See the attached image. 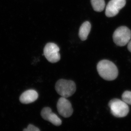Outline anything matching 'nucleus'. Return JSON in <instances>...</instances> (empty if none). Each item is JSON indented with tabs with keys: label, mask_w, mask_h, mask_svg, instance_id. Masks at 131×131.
Instances as JSON below:
<instances>
[{
	"label": "nucleus",
	"mask_w": 131,
	"mask_h": 131,
	"mask_svg": "<svg viewBox=\"0 0 131 131\" xmlns=\"http://www.w3.org/2000/svg\"><path fill=\"white\" fill-rule=\"evenodd\" d=\"M97 69L100 76L106 81L114 80L118 75V70L116 65L107 60L100 61L97 64Z\"/></svg>",
	"instance_id": "nucleus-1"
},
{
	"label": "nucleus",
	"mask_w": 131,
	"mask_h": 131,
	"mask_svg": "<svg viewBox=\"0 0 131 131\" xmlns=\"http://www.w3.org/2000/svg\"><path fill=\"white\" fill-rule=\"evenodd\" d=\"M55 88L57 93L65 98L72 95L76 90V85L74 81L64 79L58 80L56 83Z\"/></svg>",
	"instance_id": "nucleus-2"
},
{
	"label": "nucleus",
	"mask_w": 131,
	"mask_h": 131,
	"mask_svg": "<svg viewBox=\"0 0 131 131\" xmlns=\"http://www.w3.org/2000/svg\"><path fill=\"white\" fill-rule=\"evenodd\" d=\"M108 106L111 113L115 117H125L129 111L128 105L123 100L119 99L111 100L108 103Z\"/></svg>",
	"instance_id": "nucleus-3"
},
{
	"label": "nucleus",
	"mask_w": 131,
	"mask_h": 131,
	"mask_svg": "<svg viewBox=\"0 0 131 131\" xmlns=\"http://www.w3.org/2000/svg\"><path fill=\"white\" fill-rule=\"evenodd\" d=\"M131 31L127 27L121 26L115 30L113 40L117 46L123 47L129 43L131 40Z\"/></svg>",
	"instance_id": "nucleus-4"
},
{
	"label": "nucleus",
	"mask_w": 131,
	"mask_h": 131,
	"mask_svg": "<svg viewBox=\"0 0 131 131\" xmlns=\"http://www.w3.org/2000/svg\"><path fill=\"white\" fill-rule=\"evenodd\" d=\"M59 47L53 43H47L44 47L43 55L49 62L55 63L61 59Z\"/></svg>",
	"instance_id": "nucleus-5"
},
{
	"label": "nucleus",
	"mask_w": 131,
	"mask_h": 131,
	"mask_svg": "<svg viewBox=\"0 0 131 131\" xmlns=\"http://www.w3.org/2000/svg\"><path fill=\"white\" fill-rule=\"evenodd\" d=\"M126 0H111L106 7L105 14L107 17H113L118 13L120 10L125 6Z\"/></svg>",
	"instance_id": "nucleus-6"
},
{
	"label": "nucleus",
	"mask_w": 131,
	"mask_h": 131,
	"mask_svg": "<svg viewBox=\"0 0 131 131\" xmlns=\"http://www.w3.org/2000/svg\"><path fill=\"white\" fill-rule=\"evenodd\" d=\"M57 107L60 115L63 117H69L73 113V110L72 104L65 97H62L59 98L57 103Z\"/></svg>",
	"instance_id": "nucleus-7"
},
{
	"label": "nucleus",
	"mask_w": 131,
	"mask_h": 131,
	"mask_svg": "<svg viewBox=\"0 0 131 131\" xmlns=\"http://www.w3.org/2000/svg\"><path fill=\"white\" fill-rule=\"evenodd\" d=\"M41 115L43 119L49 121L56 126H59L62 124L61 119L56 114L53 113L49 107L43 108L41 112Z\"/></svg>",
	"instance_id": "nucleus-8"
},
{
	"label": "nucleus",
	"mask_w": 131,
	"mask_h": 131,
	"mask_svg": "<svg viewBox=\"0 0 131 131\" xmlns=\"http://www.w3.org/2000/svg\"><path fill=\"white\" fill-rule=\"evenodd\" d=\"M38 97V92L34 90H28L23 92L20 97V101L24 104H29L35 101Z\"/></svg>",
	"instance_id": "nucleus-9"
},
{
	"label": "nucleus",
	"mask_w": 131,
	"mask_h": 131,
	"mask_svg": "<svg viewBox=\"0 0 131 131\" xmlns=\"http://www.w3.org/2000/svg\"><path fill=\"white\" fill-rule=\"evenodd\" d=\"M91 29V24L89 21L85 22L81 25L79 31V36L81 40L84 41L87 39Z\"/></svg>",
	"instance_id": "nucleus-10"
},
{
	"label": "nucleus",
	"mask_w": 131,
	"mask_h": 131,
	"mask_svg": "<svg viewBox=\"0 0 131 131\" xmlns=\"http://www.w3.org/2000/svg\"><path fill=\"white\" fill-rule=\"evenodd\" d=\"M91 4L95 11L101 12L105 7L104 0H91Z\"/></svg>",
	"instance_id": "nucleus-11"
},
{
	"label": "nucleus",
	"mask_w": 131,
	"mask_h": 131,
	"mask_svg": "<svg viewBox=\"0 0 131 131\" xmlns=\"http://www.w3.org/2000/svg\"><path fill=\"white\" fill-rule=\"evenodd\" d=\"M123 101L126 103L128 105H131V92L126 91L124 92L122 95Z\"/></svg>",
	"instance_id": "nucleus-12"
},
{
	"label": "nucleus",
	"mask_w": 131,
	"mask_h": 131,
	"mask_svg": "<svg viewBox=\"0 0 131 131\" xmlns=\"http://www.w3.org/2000/svg\"><path fill=\"white\" fill-rule=\"evenodd\" d=\"M23 131H40L38 128L34 126L32 124H29L26 129H24Z\"/></svg>",
	"instance_id": "nucleus-13"
},
{
	"label": "nucleus",
	"mask_w": 131,
	"mask_h": 131,
	"mask_svg": "<svg viewBox=\"0 0 131 131\" xmlns=\"http://www.w3.org/2000/svg\"><path fill=\"white\" fill-rule=\"evenodd\" d=\"M128 44V49L129 51L131 52V40H130Z\"/></svg>",
	"instance_id": "nucleus-14"
}]
</instances>
